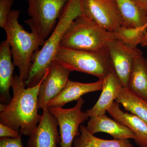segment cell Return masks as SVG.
I'll list each match as a JSON object with an SVG mask.
<instances>
[{"label": "cell", "mask_w": 147, "mask_h": 147, "mask_svg": "<svg viewBox=\"0 0 147 147\" xmlns=\"http://www.w3.org/2000/svg\"><path fill=\"white\" fill-rule=\"evenodd\" d=\"M35 86L27 88L19 76H13L11 87L13 97L7 105H0V123L9 127L25 136H30L37 127L42 115L38 113L40 86L47 76Z\"/></svg>", "instance_id": "cell-1"}, {"label": "cell", "mask_w": 147, "mask_h": 147, "mask_svg": "<svg viewBox=\"0 0 147 147\" xmlns=\"http://www.w3.org/2000/svg\"><path fill=\"white\" fill-rule=\"evenodd\" d=\"M83 13L82 0H69L52 33L41 49L33 55L31 66L25 81L27 88L35 86L43 79L54 60L65 32L72 21Z\"/></svg>", "instance_id": "cell-2"}, {"label": "cell", "mask_w": 147, "mask_h": 147, "mask_svg": "<svg viewBox=\"0 0 147 147\" xmlns=\"http://www.w3.org/2000/svg\"><path fill=\"white\" fill-rule=\"evenodd\" d=\"M19 10H11L9 15L4 29L7 40L9 42L14 65L19 69L20 78L26 80L35 52L43 43L33 32L24 30L18 22Z\"/></svg>", "instance_id": "cell-3"}, {"label": "cell", "mask_w": 147, "mask_h": 147, "mask_svg": "<svg viewBox=\"0 0 147 147\" xmlns=\"http://www.w3.org/2000/svg\"><path fill=\"white\" fill-rule=\"evenodd\" d=\"M115 38V33L103 29L83 13L70 24L60 46L76 50L99 51L107 49L110 42Z\"/></svg>", "instance_id": "cell-4"}, {"label": "cell", "mask_w": 147, "mask_h": 147, "mask_svg": "<svg viewBox=\"0 0 147 147\" xmlns=\"http://www.w3.org/2000/svg\"><path fill=\"white\" fill-rule=\"evenodd\" d=\"M54 60L71 72L88 74L103 80L113 70L108 49L99 51L76 50L60 46Z\"/></svg>", "instance_id": "cell-5"}, {"label": "cell", "mask_w": 147, "mask_h": 147, "mask_svg": "<svg viewBox=\"0 0 147 147\" xmlns=\"http://www.w3.org/2000/svg\"><path fill=\"white\" fill-rule=\"evenodd\" d=\"M69 0H28L30 18L25 21L44 44L54 30Z\"/></svg>", "instance_id": "cell-6"}, {"label": "cell", "mask_w": 147, "mask_h": 147, "mask_svg": "<svg viewBox=\"0 0 147 147\" xmlns=\"http://www.w3.org/2000/svg\"><path fill=\"white\" fill-rule=\"evenodd\" d=\"M84 103L81 97L72 108H48L57 121L61 147H72L74 140L80 134V125L88 119L89 117L82 110Z\"/></svg>", "instance_id": "cell-7"}, {"label": "cell", "mask_w": 147, "mask_h": 147, "mask_svg": "<svg viewBox=\"0 0 147 147\" xmlns=\"http://www.w3.org/2000/svg\"><path fill=\"white\" fill-rule=\"evenodd\" d=\"M84 15L106 30L117 32L123 19L115 0H82Z\"/></svg>", "instance_id": "cell-8"}, {"label": "cell", "mask_w": 147, "mask_h": 147, "mask_svg": "<svg viewBox=\"0 0 147 147\" xmlns=\"http://www.w3.org/2000/svg\"><path fill=\"white\" fill-rule=\"evenodd\" d=\"M107 49L113 70L123 87L127 88L134 61L137 57L143 55V53L138 47H130L117 38L110 42Z\"/></svg>", "instance_id": "cell-9"}, {"label": "cell", "mask_w": 147, "mask_h": 147, "mask_svg": "<svg viewBox=\"0 0 147 147\" xmlns=\"http://www.w3.org/2000/svg\"><path fill=\"white\" fill-rule=\"evenodd\" d=\"M70 71L54 60L50 71L40 84L38 97L39 109L47 108L49 101L56 97L65 87Z\"/></svg>", "instance_id": "cell-10"}, {"label": "cell", "mask_w": 147, "mask_h": 147, "mask_svg": "<svg viewBox=\"0 0 147 147\" xmlns=\"http://www.w3.org/2000/svg\"><path fill=\"white\" fill-rule=\"evenodd\" d=\"M42 110L37 127L29 136L27 147H57L60 144L57 119L48 108Z\"/></svg>", "instance_id": "cell-11"}, {"label": "cell", "mask_w": 147, "mask_h": 147, "mask_svg": "<svg viewBox=\"0 0 147 147\" xmlns=\"http://www.w3.org/2000/svg\"><path fill=\"white\" fill-rule=\"evenodd\" d=\"M103 82L102 92L97 102L85 112L89 117L105 115L123 87L113 69Z\"/></svg>", "instance_id": "cell-12"}, {"label": "cell", "mask_w": 147, "mask_h": 147, "mask_svg": "<svg viewBox=\"0 0 147 147\" xmlns=\"http://www.w3.org/2000/svg\"><path fill=\"white\" fill-rule=\"evenodd\" d=\"M103 83V80L100 79L91 83L73 82L68 79L62 91L48 102L47 108H63L69 102L78 100L84 94L102 90Z\"/></svg>", "instance_id": "cell-13"}, {"label": "cell", "mask_w": 147, "mask_h": 147, "mask_svg": "<svg viewBox=\"0 0 147 147\" xmlns=\"http://www.w3.org/2000/svg\"><path fill=\"white\" fill-rule=\"evenodd\" d=\"M86 128L91 134L105 132L110 134L114 139L127 140L134 139V132L128 127L113 120L105 115L90 117Z\"/></svg>", "instance_id": "cell-14"}, {"label": "cell", "mask_w": 147, "mask_h": 147, "mask_svg": "<svg viewBox=\"0 0 147 147\" xmlns=\"http://www.w3.org/2000/svg\"><path fill=\"white\" fill-rule=\"evenodd\" d=\"M107 112L114 119L130 129L134 132V139L139 147H147V124L132 114L124 113L120 108V104L114 101Z\"/></svg>", "instance_id": "cell-15"}, {"label": "cell", "mask_w": 147, "mask_h": 147, "mask_svg": "<svg viewBox=\"0 0 147 147\" xmlns=\"http://www.w3.org/2000/svg\"><path fill=\"white\" fill-rule=\"evenodd\" d=\"M12 54L7 40L0 45V99L1 102L10 100L9 90L13 77L14 64L12 62Z\"/></svg>", "instance_id": "cell-16"}, {"label": "cell", "mask_w": 147, "mask_h": 147, "mask_svg": "<svg viewBox=\"0 0 147 147\" xmlns=\"http://www.w3.org/2000/svg\"><path fill=\"white\" fill-rule=\"evenodd\" d=\"M127 88L147 101V60L143 55L137 57L134 61Z\"/></svg>", "instance_id": "cell-17"}, {"label": "cell", "mask_w": 147, "mask_h": 147, "mask_svg": "<svg viewBox=\"0 0 147 147\" xmlns=\"http://www.w3.org/2000/svg\"><path fill=\"white\" fill-rule=\"evenodd\" d=\"M123 19V27L143 28L147 24V13L132 0H115Z\"/></svg>", "instance_id": "cell-18"}, {"label": "cell", "mask_w": 147, "mask_h": 147, "mask_svg": "<svg viewBox=\"0 0 147 147\" xmlns=\"http://www.w3.org/2000/svg\"><path fill=\"white\" fill-rule=\"evenodd\" d=\"M80 134L75 137L72 147H133L129 139L107 140L100 139L91 134L86 127L81 125Z\"/></svg>", "instance_id": "cell-19"}, {"label": "cell", "mask_w": 147, "mask_h": 147, "mask_svg": "<svg viewBox=\"0 0 147 147\" xmlns=\"http://www.w3.org/2000/svg\"><path fill=\"white\" fill-rule=\"evenodd\" d=\"M115 101L122 105L125 111L130 112L147 124V101L138 97L127 88L123 87Z\"/></svg>", "instance_id": "cell-20"}, {"label": "cell", "mask_w": 147, "mask_h": 147, "mask_svg": "<svg viewBox=\"0 0 147 147\" xmlns=\"http://www.w3.org/2000/svg\"><path fill=\"white\" fill-rule=\"evenodd\" d=\"M147 30H142L141 28H127L122 27L114 33L117 39L130 47H137L139 44L144 45Z\"/></svg>", "instance_id": "cell-21"}, {"label": "cell", "mask_w": 147, "mask_h": 147, "mask_svg": "<svg viewBox=\"0 0 147 147\" xmlns=\"http://www.w3.org/2000/svg\"><path fill=\"white\" fill-rule=\"evenodd\" d=\"M14 0H0V27L4 28Z\"/></svg>", "instance_id": "cell-22"}, {"label": "cell", "mask_w": 147, "mask_h": 147, "mask_svg": "<svg viewBox=\"0 0 147 147\" xmlns=\"http://www.w3.org/2000/svg\"><path fill=\"white\" fill-rule=\"evenodd\" d=\"M21 134L16 138L1 137L0 147H23Z\"/></svg>", "instance_id": "cell-23"}, {"label": "cell", "mask_w": 147, "mask_h": 147, "mask_svg": "<svg viewBox=\"0 0 147 147\" xmlns=\"http://www.w3.org/2000/svg\"><path fill=\"white\" fill-rule=\"evenodd\" d=\"M21 134L19 131H16L9 127L0 123V137L16 138Z\"/></svg>", "instance_id": "cell-24"}, {"label": "cell", "mask_w": 147, "mask_h": 147, "mask_svg": "<svg viewBox=\"0 0 147 147\" xmlns=\"http://www.w3.org/2000/svg\"><path fill=\"white\" fill-rule=\"evenodd\" d=\"M147 13V0H132Z\"/></svg>", "instance_id": "cell-25"}, {"label": "cell", "mask_w": 147, "mask_h": 147, "mask_svg": "<svg viewBox=\"0 0 147 147\" xmlns=\"http://www.w3.org/2000/svg\"><path fill=\"white\" fill-rule=\"evenodd\" d=\"M147 46V30L145 33V40L143 46Z\"/></svg>", "instance_id": "cell-26"}, {"label": "cell", "mask_w": 147, "mask_h": 147, "mask_svg": "<svg viewBox=\"0 0 147 147\" xmlns=\"http://www.w3.org/2000/svg\"><path fill=\"white\" fill-rule=\"evenodd\" d=\"M142 29H143V30H147V24H146V26H145Z\"/></svg>", "instance_id": "cell-27"}]
</instances>
